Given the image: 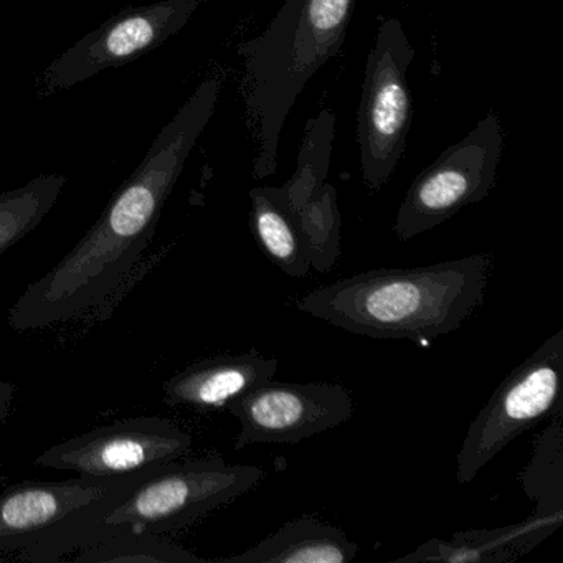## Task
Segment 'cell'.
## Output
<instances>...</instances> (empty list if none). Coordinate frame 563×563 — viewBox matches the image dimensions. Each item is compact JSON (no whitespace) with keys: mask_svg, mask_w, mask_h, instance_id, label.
Here are the masks:
<instances>
[{"mask_svg":"<svg viewBox=\"0 0 563 563\" xmlns=\"http://www.w3.org/2000/svg\"><path fill=\"white\" fill-rule=\"evenodd\" d=\"M253 235L260 249L276 266L292 278H305L311 272V255L295 217L279 202L275 187L250 190Z\"/></svg>","mask_w":563,"mask_h":563,"instance_id":"obj_15","label":"cell"},{"mask_svg":"<svg viewBox=\"0 0 563 563\" xmlns=\"http://www.w3.org/2000/svg\"><path fill=\"white\" fill-rule=\"evenodd\" d=\"M311 255V268L329 273L341 258V212L338 190L325 183L295 213Z\"/></svg>","mask_w":563,"mask_h":563,"instance_id":"obj_18","label":"cell"},{"mask_svg":"<svg viewBox=\"0 0 563 563\" xmlns=\"http://www.w3.org/2000/svg\"><path fill=\"white\" fill-rule=\"evenodd\" d=\"M493 256L473 255L433 266L372 269L302 296L312 318L372 339L433 341L463 325L486 298Z\"/></svg>","mask_w":563,"mask_h":563,"instance_id":"obj_3","label":"cell"},{"mask_svg":"<svg viewBox=\"0 0 563 563\" xmlns=\"http://www.w3.org/2000/svg\"><path fill=\"white\" fill-rule=\"evenodd\" d=\"M563 517H540L532 514L523 522L499 529H474L453 533L450 539L427 540L413 552L395 562L434 563H509L555 532Z\"/></svg>","mask_w":563,"mask_h":563,"instance_id":"obj_13","label":"cell"},{"mask_svg":"<svg viewBox=\"0 0 563 563\" xmlns=\"http://www.w3.org/2000/svg\"><path fill=\"white\" fill-rule=\"evenodd\" d=\"M84 563H207L196 553L156 533H128L84 549L74 556Z\"/></svg>","mask_w":563,"mask_h":563,"instance_id":"obj_19","label":"cell"},{"mask_svg":"<svg viewBox=\"0 0 563 563\" xmlns=\"http://www.w3.org/2000/svg\"><path fill=\"white\" fill-rule=\"evenodd\" d=\"M131 474L111 477L80 476L67 481H27L0 494V552H19L68 514L130 479Z\"/></svg>","mask_w":563,"mask_h":563,"instance_id":"obj_11","label":"cell"},{"mask_svg":"<svg viewBox=\"0 0 563 563\" xmlns=\"http://www.w3.org/2000/svg\"><path fill=\"white\" fill-rule=\"evenodd\" d=\"M192 437L163 417L128 418L55 444L35 464L80 476L111 477L186 457Z\"/></svg>","mask_w":563,"mask_h":563,"instance_id":"obj_9","label":"cell"},{"mask_svg":"<svg viewBox=\"0 0 563 563\" xmlns=\"http://www.w3.org/2000/svg\"><path fill=\"white\" fill-rule=\"evenodd\" d=\"M417 52L398 19H385L365 64L357 111V141L362 176L378 192L397 169L411 126L408 70Z\"/></svg>","mask_w":563,"mask_h":563,"instance_id":"obj_5","label":"cell"},{"mask_svg":"<svg viewBox=\"0 0 563 563\" xmlns=\"http://www.w3.org/2000/svg\"><path fill=\"white\" fill-rule=\"evenodd\" d=\"M503 147V123L489 113L415 177L395 220L397 239L408 242L486 199L496 187Z\"/></svg>","mask_w":563,"mask_h":563,"instance_id":"obj_7","label":"cell"},{"mask_svg":"<svg viewBox=\"0 0 563 563\" xmlns=\"http://www.w3.org/2000/svg\"><path fill=\"white\" fill-rule=\"evenodd\" d=\"M358 547L338 527L299 517L240 555L213 559L223 563H347Z\"/></svg>","mask_w":563,"mask_h":563,"instance_id":"obj_14","label":"cell"},{"mask_svg":"<svg viewBox=\"0 0 563 563\" xmlns=\"http://www.w3.org/2000/svg\"><path fill=\"white\" fill-rule=\"evenodd\" d=\"M563 328L542 342L494 391L457 453L456 477L470 484L510 441L562 413Z\"/></svg>","mask_w":563,"mask_h":563,"instance_id":"obj_6","label":"cell"},{"mask_svg":"<svg viewBox=\"0 0 563 563\" xmlns=\"http://www.w3.org/2000/svg\"><path fill=\"white\" fill-rule=\"evenodd\" d=\"M14 397L15 385L11 382L0 380V428L4 427L5 421H8Z\"/></svg>","mask_w":563,"mask_h":563,"instance_id":"obj_20","label":"cell"},{"mask_svg":"<svg viewBox=\"0 0 563 563\" xmlns=\"http://www.w3.org/2000/svg\"><path fill=\"white\" fill-rule=\"evenodd\" d=\"M242 424L236 451L250 444H295L351 420L354 398L341 384L269 380L225 408Z\"/></svg>","mask_w":563,"mask_h":563,"instance_id":"obj_10","label":"cell"},{"mask_svg":"<svg viewBox=\"0 0 563 563\" xmlns=\"http://www.w3.org/2000/svg\"><path fill=\"white\" fill-rule=\"evenodd\" d=\"M199 8L200 0H157L118 12L48 64L38 77V93L68 90L156 51L179 34Z\"/></svg>","mask_w":563,"mask_h":563,"instance_id":"obj_8","label":"cell"},{"mask_svg":"<svg viewBox=\"0 0 563 563\" xmlns=\"http://www.w3.org/2000/svg\"><path fill=\"white\" fill-rule=\"evenodd\" d=\"M265 477L262 467L227 464L222 456L147 467L19 550L29 562H55L128 533L177 532L239 499Z\"/></svg>","mask_w":563,"mask_h":563,"instance_id":"obj_2","label":"cell"},{"mask_svg":"<svg viewBox=\"0 0 563 563\" xmlns=\"http://www.w3.org/2000/svg\"><path fill=\"white\" fill-rule=\"evenodd\" d=\"M276 371L278 361L266 358L255 349L243 354L217 355L170 377L164 385V401L169 407L197 411L225 410L236 398L273 380Z\"/></svg>","mask_w":563,"mask_h":563,"instance_id":"obj_12","label":"cell"},{"mask_svg":"<svg viewBox=\"0 0 563 563\" xmlns=\"http://www.w3.org/2000/svg\"><path fill=\"white\" fill-rule=\"evenodd\" d=\"M520 484L533 510L540 517H563V428L562 413L542 431L533 448L532 460L520 473Z\"/></svg>","mask_w":563,"mask_h":563,"instance_id":"obj_17","label":"cell"},{"mask_svg":"<svg viewBox=\"0 0 563 563\" xmlns=\"http://www.w3.org/2000/svg\"><path fill=\"white\" fill-rule=\"evenodd\" d=\"M67 180L64 174H42L25 186L0 194V256L44 222Z\"/></svg>","mask_w":563,"mask_h":563,"instance_id":"obj_16","label":"cell"},{"mask_svg":"<svg viewBox=\"0 0 563 563\" xmlns=\"http://www.w3.org/2000/svg\"><path fill=\"white\" fill-rule=\"evenodd\" d=\"M220 91V78L210 77L187 98L84 239L12 305L11 328L25 332L74 321L124 285L154 239L190 153L216 113Z\"/></svg>","mask_w":563,"mask_h":563,"instance_id":"obj_1","label":"cell"},{"mask_svg":"<svg viewBox=\"0 0 563 563\" xmlns=\"http://www.w3.org/2000/svg\"><path fill=\"white\" fill-rule=\"evenodd\" d=\"M357 0H285L258 37L242 42L243 91L250 128L258 141L256 179L278 170L283 126L308 81L341 57Z\"/></svg>","mask_w":563,"mask_h":563,"instance_id":"obj_4","label":"cell"}]
</instances>
